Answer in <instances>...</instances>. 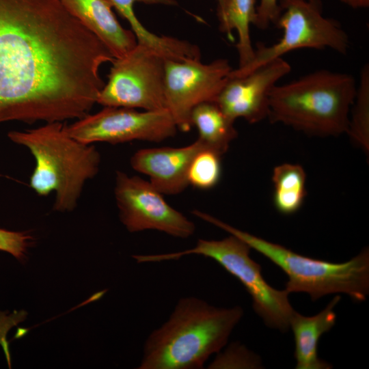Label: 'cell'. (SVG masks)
Returning a JSON list of instances; mask_svg holds the SVG:
<instances>
[{
  "instance_id": "obj_1",
  "label": "cell",
  "mask_w": 369,
  "mask_h": 369,
  "mask_svg": "<svg viewBox=\"0 0 369 369\" xmlns=\"http://www.w3.org/2000/svg\"><path fill=\"white\" fill-rule=\"evenodd\" d=\"M113 59L60 0H0V123L85 116Z\"/></svg>"
},
{
  "instance_id": "obj_2",
  "label": "cell",
  "mask_w": 369,
  "mask_h": 369,
  "mask_svg": "<svg viewBox=\"0 0 369 369\" xmlns=\"http://www.w3.org/2000/svg\"><path fill=\"white\" fill-rule=\"evenodd\" d=\"M243 315L240 306L219 308L181 298L169 318L147 338L139 369H200L227 344Z\"/></svg>"
},
{
  "instance_id": "obj_3",
  "label": "cell",
  "mask_w": 369,
  "mask_h": 369,
  "mask_svg": "<svg viewBox=\"0 0 369 369\" xmlns=\"http://www.w3.org/2000/svg\"><path fill=\"white\" fill-rule=\"evenodd\" d=\"M8 137L26 147L35 159L31 188L40 196L55 195L54 210H73L86 182L98 172L100 155L92 144L72 137L62 122H48L25 131H12Z\"/></svg>"
},
{
  "instance_id": "obj_4",
  "label": "cell",
  "mask_w": 369,
  "mask_h": 369,
  "mask_svg": "<svg viewBox=\"0 0 369 369\" xmlns=\"http://www.w3.org/2000/svg\"><path fill=\"white\" fill-rule=\"evenodd\" d=\"M357 83L346 72L318 70L276 85L268 118L316 136H337L348 129Z\"/></svg>"
},
{
  "instance_id": "obj_5",
  "label": "cell",
  "mask_w": 369,
  "mask_h": 369,
  "mask_svg": "<svg viewBox=\"0 0 369 369\" xmlns=\"http://www.w3.org/2000/svg\"><path fill=\"white\" fill-rule=\"evenodd\" d=\"M193 214L234 235L263 255L287 275L285 290L305 292L314 301L325 295L343 293L355 301H364L369 294V249L364 248L351 260L334 263L299 254L281 245L234 228L198 210Z\"/></svg>"
},
{
  "instance_id": "obj_6",
  "label": "cell",
  "mask_w": 369,
  "mask_h": 369,
  "mask_svg": "<svg viewBox=\"0 0 369 369\" xmlns=\"http://www.w3.org/2000/svg\"><path fill=\"white\" fill-rule=\"evenodd\" d=\"M250 249L246 243L230 234L221 240L200 238L195 247L180 251L135 255L133 258L138 263L179 260L192 254L211 258L243 284L252 299L255 312L264 323L284 332L289 329L295 312L289 301V293L285 289L274 288L266 282L260 265L249 256Z\"/></svg>"
},
{
  "instance_id": "obj_7",
  "label": "cell",
  "mask_w": 369,
  "mask_h": 369,
  "mask_svg": "<svg viewBox=\"0 0 369 369\" xmlns=\"http://www.w3.org/2000/svg\"><path fill=\"white\" fill-rule=\"evenodd\" d=\"M279 14L275 23L283 34L266 46L258 43L253 59L245 66L232 69L229 77H239L261 65L299 49H331L345 55L350 47L346 32L333 18L323 14L322 3L308 0H279Z\"/></svg>"
},
{
  "instance_id": "obj_8",
  "label": "cell",
  "mask_w": 369,
  "mask_h": 369,
  "mask_svg": "<svg viewBox=\"0 0 369 369\" xmlns=\"http://www.w3.org/2000/svg\"><path fill=\"white\" fill-rule=\"evenodd\" d=\"M165 59L156 51L137 45L126 55L115 58L108 82L96 103L104 107L167 110L165 96Z\"/></svg>"
},
{
  "instance_id": "obj_9",
  "label": "cell",
  "mask_w": 369,
  "mask_h": 369,
  "mask_svg": "<svg viewBox=\"0 0 369 369\" xmlns=\"http://www.w3.org/2000/svg\"><path fill=\"white\" fill-rule=\"evenodd\" d=\"M232 69L223 58L208 64L201 58L165 59L166 106L177 128L183 132L191 129L193 109L201 103L215 102Z\"/></svg>"
},
{
  "instance_id": "obj_10",
  "label": "cell",
  "mask_w": 369,
  "mask_h": 369,
  "mask_svg": "<svg viewBox=\"0 0 369 369\" xmlns=\"http://www.w3.org/2000/svg\"><path fill=\"white\" fill-rule=\"evenodd\" d=\"M67 133L87 144H112L133 140L160 142L175 135L177 126L169 112L165 110L138 111L135 109L105 107L66 125Z\"/></svg>"
},
{
  "instance_id": "obj_11",
  "label": "cell",
  "mask_w": 369,
  "mask_h": 369,
  "mask_svg": "<svg viewBox=\"0 0 369 369\" xmlns=\"http://www.w3.org/2000/svg\"><path fill=\"white\" fill-rule=\"evenodd\" d=\"M115 199L122 224L130 232L158 230L187 238L195 230L194 223L169 206L149 181L117 171Z\"/></svg>"
},
{
  "instance_id": "obj_12",
  "label": "cell",
  "mask_w": 369,
  "mask_h": 369,
  "mask_svg": "<svg viewBox=\"0 0 369 369\" xmlns=\"http://www.w3.org/2000/svg\"><path fill=\"white\" fill-rule=\"evenodd\" d=\"M291 66L282 57L266 62L246 74L229 77L215 102L235 121L243 118L254 124L268 117L269 97Z\"/></svg>"
},
{
  "instance_id": "obj_13",
  "label": "cell",
  "mask_w": 369,
  "mask_h": 369,
  "mask_svg": "<svg viewBox=\"0 0 369 369\" xmlns=\"http://www.w3.org/2000/svg\"><path fill=\"white\" fill-rule=\"evenodd\" d=\"M207 148L197 139L181 147H163L141 149L130 159L135 171L146 174L150 182L162 194L176 195L189 185L188 171L198 152Z\"/></svg>"
},
{
  "instance_id": "obj_14",
  "label": "cell",
  "mask_w": 369,
  "mask_h": 369,
  "mask_svg": "<svg viewBox=\"0 0 369 369\" xmlns=\"http://www.w3.org/2000/svg\"><path fill=\"white\" fill-rule=\"evenodd\" d=\"M60 1L107 47L114 58L124 56L137 45L135 35L118 21L109 0Z\"/></svg>"
},
{
  "instance_id": "obj_15",
  "label": "cell",
  "mask_w": 369,
  "mask_h": 369,
  "mask_svg": "<svg viewBox=\"0 0 369 369\" xmlns=\"http://www.w3.org/2000/svg\"><path fill=\"white\" fill-rule=\"evenodd\" d=\"M335 296L319 313L312 316H303L295 311L289 324L295 340L296 369H330L332 366L318 356L320 337L329 331L336 321L335 307L340 301Z\"/></svg>"
},
{
  "instance_id": "obj_16",
  "label": "cell",
  "mask_w": 369,
  "mask_h": 369,
  "mask_svg": "<svg viewBox=\"0 0 369 369\" xmlns=\"http://www.w3.org/2000/svg\"><path fill=\"white\" fill-rule=\"evenodd\" d=\"M119 14L130 24L138 44L152 49L165 59L183 60L200 58V49L183 40L158 36L148 30L139 20L133 10L136 2L148 4L174 5V0H109Z\"/></svg>"
},
{
  "instance_id": "obj_17",
  "label": "cell",
  "mask_w": 369,
  "mask_h": 369,
  "mask_svg": "<svg viewBox=\"0 0 369 369\" xmlns=\"http://www.w3.org/2000/svg\"><path fill=\"white\" fill-rule=\"evenodd\" d=\"M191 120L198 130L197 139L220 155L226 152L238 135L234 126L235 121L227 116L215 102L197 105L191 112Z\"/></svg>"
},
{
  "instance_id": "obj_18",
  "label": "cell",
  "mask_w": 369,
  "mask_h": 369,
  "mask_svg": "<svg viewBox=\"0 0 369 369\" xmlns=\"http://www.w3.org/2000/svg\"><path fill=\"white\" fill-rule=\"evenodd\" d=\"M273 204L282 214L291 215L301 207L307 195L306 174L299 164L283 163L274 167Z\"/></svg>"
},
{
  "instance_id": "obj_19",
  "label": "cell",
  "mask_w": 369,
  "mask_h": 369,
  "mask_svg": "<svg viewBox=\"0 0 369 369\" xmlns=\"http://www.w3.org/2000/svg\"><path fill=\"white\" fill-rule=\"evenodd\" d=\"M256 5V0H229L223 16L219 19L221 31L230 36L232 30L237 33L238 68L245 66L254 57V48L250 37V25L255 18Z\"/></svg>"
},
{
  "instance_id": "obj_20",
  "label": "cell",
  "mask_w": 369,
  "mask_h": 369,
  "mask_svg": "<svg viewBox=\"0 0 369 369\" xmlns=\"http://www.w3.org/2000/svg\"><path fill=\"white\" fill-rule=\"evenodd\" d=\"M346 133L364 151L369 150V65L361 69L356 95L351 108Z\"/></svg>"
},
{
  "instance_id": "obj_21",
  "label": "cell",
  "mask_w": 369,
  "mask_h": 369,
  "mask_svg": "<svg viewBox=\"0 0 369 369\" xmlns=\"http://www.w3.org/2000/svg\"><path fill=\"white\" fill-rule=\"evenodd\" d=\"M221 156L208 148L198 152L189 168V184L204 190L216 186L221 175Z\"/></svg>"
},
{
  "instance_id": "obj_22",
  "label": "cell",
  "mask_w": 369,
  "mask_h": 369,
  "mask_svg": "<svg viewBox=\"0 0 369 369\" xmlns=\"http://www.w3.org/2000/svg\"><path fill=\"white\" fill-rule=\"evenodd\" d=\"M32 237L25 232L10 231L0 228V250L19 260L25 259Z\"/></svg>"
},
{
  "instance_id": "obj_23",
  "label": "cell",
  "mask_w": 369,
  "mask_h": 369,
  "mask_svg": "<svg viewBox=\"0 0 369 369\" xmlns=\"http://www.w3.org/2000/svg\"><path fill=\"white\" fill-rule=\"evenodd\" d=\"M308 1L322 3L320 0ZM279 12V0H259L252 25L259 29L265 30L271 24H275Z\"/></svg>"
},
{
  "instance_id": "obj_24",
  "label": "cell",
  "mask_w": 369,
  "mask_h": 369,
  "mask_svg": "<svg viewBox=\"0 0 369 369\" xmlns=\"http://www.w3.org/2000/svg\"><path fill=\"white\" fill-rule=\"evenodd\" d=\"M353 9H364L369 7V0H339Z\"/></svg>"
},
{
  "instance_id": "obj_25",
  "label": "cell",
  "mask_w": 369,
  "mask_h": 369,
  "mask_svg": "<svg viewBox=\"0 0 369 369\" xmlns=\"http://www.w3.org/2000/svg\"><path fill=\"white\" fill-rule=\"evenodd\" d=\"M218 5H217V15L219 19L221 18L228 6L229 0H217Z\"/></svg>"
}]
</instances>
